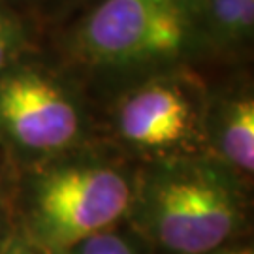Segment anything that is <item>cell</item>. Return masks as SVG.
<instances>
[{"label":"cell","instance_id":"obj_4","mask_svg":"<svg viewBox=\"0 0 254 254\" xmlns=\"http://www.w3.org/2000/svg\"><path fill=\"white\" fill-rule=\"evenodd\" d=\"M85 117L70 92L36 68L0 72V141L19 156L53 160L81 141Z\"/></svg>","mask_w":254,"mask_h":254},{"label":"cell","instance_id":"obj_11","mask_svg":"<svg viewBox=\"0 0 254 254\" xmlns=\"http://www.w3.org/2000/svg\"><path fill=\"white\" fill-rule=\"evenodd\" d=\"M203 254H254L253 247L247 245V243H226V245H220L213 251H207Z\"/></svg>","mask_w":254,"mask_h":254},{"label":"cell","instance_id":"obj_5","mask_svg":"<svg viewBox=\"0 0 254 254\" xmlns=\"http://www.w3.org/2000/svg\"><path fill=\"white\" fill-rule=\"evenodd\" d=\"M203 119L205 109L190 83L156 77L119 102L115 132L127 147L154 160L196 154L203 145Z\"/></svg>","mask_w":254,"mask_h":254},{"label":"cell","instance_id":"obj_1","mask_svg":"<svg viewBox=\"0 0 254 254\" xmlns=\"http://www.w3.org/2000/svg\"><path fill=\"white\" fill-rule=\"evenodd\" d=\"M128 217L166 254H203L239 236L247 198L239 175L211 154L156 158L134 179Z\"/></svg>","mask_w":254,"mask_h":254},{"label":"cell","instance_id":"obj_8","mask_svg":"<svg viewBox=\"0 0 254 254\" xmlns=\"http://www.w3.org/2000/svg\"><path fill=\"white\" fill-rule=\"evenodd\" d=\"M55 254H141L132 239L113 228L96 232Z\"/></svg>","mask_w":254,"mask_h":254},{"label":"cell","instance_id":"obj_2","mask_svg":"<svg viewBox=\"0 0 254 254\" xmlns=\"http://www.w3.org/2000/svg\"><path fill=\"white\" fill-rule=\"evenodd\" d=\"M64 156L30 175L23 201V228L51 254L113 228L134 198V179L119 166Z\"/></svg>","mask_w":254,"mask_h":254},{"label":"cell","instance_id":"obj_6","mask_svg":"<svg viewBox=\"0 0 254 254\" xmlns=\"http://www.w3.org/2000/svg\"><path fill=\"white\" fill-rule=\"evenodd\" d=\"M203 145L239 177L253 175L254 100L249 94L230 96L220 102L217 111H205Z\"/></svg>","mask_w":254,"mask_h":254},{"label":"cell","instance_id":"obj_3","mask_svg":"<svg viewBox=\"0 0 254 254\" xmlns=\"http://www.w3.org/2000/svg\"><path fill=\"white\" fill-rule=\"evenodd\" d=\"M196 34L192 0H104L85 19L75 46L92 66L132 70L187 55Z\"/></svg>","mask_w":254,"mask_h":254},{"label":"cell","instance_id":"obj_12","mask_svg":"<svg viewBox=\"0 0 254 254\" xmlns=\"http://www.w3.org/2000/svg\"><path fill=\"white\" fill-rule=\"evenodd\" d=\"M4 237H6V209L0 203V247H2Z\"/></svg>","mask_w":254,"mask_h":254},{"label":"cell","instance_id":"obj_13","mask_svg":"<svg viewBox=\"0 0 254 254\" xmlns=\"http://www.w3.org/2000/svg\"><path fill=\"white\" fill-rule=\"evenodd\" d=\"M4 19H6V17H4V15H2V13H0V21H4Z\"/></svg>","mask_w":254,"mask_h":254},{"label":"cell","instance_id":"obj_7","mask_svg":"<svg viewBox=\"0 0 254 254\" xmlns=\"http://www.w3.org/2000/svg\"><path fill=\"white\" fill-rule=\"evenodd\" d=\"M211 25L226 42L245 40L254 23V0H209Z\"/></svg>","mask_w":254,"mask_h":254},{"label":"cell","instance_id":"obj_10","mask_svg":"<svg viewBox=\"0 0 254 254\" xmlns=\"http://www.w3.org/2000/svg\"><path fill=\"white\" fill-rule=\"evenodd\" d=\"M21 47V34L8 19L0 21V72L11 66Z\"/></svg>","mask_w":254,"mask_h":254},{"label":"cell","instance_id":"obj_9","mask_svg":"<svg viewBox=\"0 0 254 254\" xmlns=\"http://www.w3.org/2000/svg\"><path fill=\"white\" fill-rule=\"evenodd\" d=\"M0 254H51L46 251L44 247L36 243L32 237L28 236L25 228H15L6 234L2 247H0Z\"/></svg>","mask_w":254,"mask_h":254}]
</instances>
